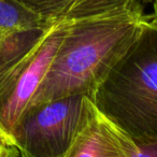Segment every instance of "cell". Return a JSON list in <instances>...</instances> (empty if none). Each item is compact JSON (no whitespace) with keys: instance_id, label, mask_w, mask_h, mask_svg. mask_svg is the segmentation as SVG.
I'll use <instances>...</instances> for the list:
<instances>
[{"instance_id":"obj_1","label":"cell","mask_w":157,"mask_h":157,"mask_svg":"<svg viewBox=\"0 0 157 157\" xmlns=\"http://www.w3.org/2000/svg\"><path fill=\"white\" fill-rule=\"evenodd\" d=\"M142 10L69 24L30 105L72 95H90L140 30Z\"/></svg>"},{"instance_id":"obj_9","label":"cell","mask_w":157,"mask_h":157,"mask_svg":"<svg viewBox=\"0 0 157 157\" xmlns=\"http://www.w3.org/2000/svg\"><path fill=\"white\" fill-rule=\"evenodd\" d=\"M20 151L8 140L0 136V157H18Z\"/></svg>"},{"instance_id":"obj_7","label":"cell","mask_w":157,"mask_h":157,"mask_svg":"<svg viewBox=\"0 0 157 157\" xmlns=\"http://www.w3.org/2000/svg\"><path fill=\"white\" fill-rule=\"evenodd\" d=\"M53 25L18 0H0V37L12 31L48 28Z\"/></svg>"},{"instance_id":"obj_6","label":"cell","mask_w":157,"mask_h":157,"mask_svg":"<svg viewBox=\"0 0 157 157\" xmlns=\"http://www.w3.org/2000/svg\"><path fill=\"white\" fill-rule=\"evenodd\" d=\"M56 25V24H55ZM55 25L48 28H31L8 33L0 37V72L5 71L35 48Z\"/></svg>"},{"instance_id":"obj_3","label":"cell","mask_w":157,"mask_h":157,"mask_svg":"<svg viewBox=\"0 0 157 157\" xmlns=\"http://www.w3.org/2000/svg\"><path fill=\"white\" fill-rule=\"evenodd\" d=\"M97 107L87 95H72L30 105L12 133L21 157H67Z\"/></svg>"},{"instance_id":"obj_2","label":"cell","mask_w":157,"mask_h":157,"mask_svg":"<svg viewBox=\"0 0 157 157\" xmlns=\"http://www.w3.org/2000/svg\"><path fill=\"white\" fill-rule=\"evenodd\" d=\"M90 98L138 146L157 157V16L144 15L136 39Z\"/></svg>"},{"instance_id":"obj_10","label":"cell","mask_w":157,"mask_h":157,"mask_svg":"<svg viewBox=\"0 0 157 157\" xmlns=\"http://www.w3.org/2000/svg\"><path fill=\"white\" fill-rule=\"evenodd\" d=\"M153 1V9H154V15L157 16V0H152Z\"/></svg>"},{"instance_id":"obj_5","label":"cell","mask_w":157,"mask_h":157,"mask_svg":"<svg viewBox=\"0 0 157 157\" xmlns=\"http://www.w3.org/2000/svg\"><path fill=\"white\" fill-rule=\"evenodd\" d=\"M67 157H138V146L97 109Z\"/></svg>"},{"instance_id":"obj_8","label":"cell","mask_w":157,"mask_h":157,"mask_svg":"<svg viewBox=\"0 0 157 157\" xmlns=\"http://www.w3.org/2000/svg\"><path fill=\"white\" fill-rule=\"evenodd\" d=\"M51 24H59L78 0H18Z\"/></svg>"},{"instance_id":"obj_4","label":"cell","mask_w":157,"mask_h":157,"mask_svg":"<svg viewBox=\"0 0 157 157\" xmlns=\"http://www.w3.org/2000/svg\"><path fill=\"white\" fill-rule=\"evenodd\" d=\"M68 25L56 24L35 48L0 72V136L11 143L14 128L41 85Z\"/></svg>"}]
</instances>
